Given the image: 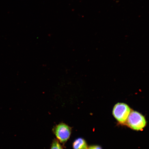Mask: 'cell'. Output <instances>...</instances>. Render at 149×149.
Masks as SVG:
<instances>
[{
    "label": "cell",
    "mask_w": 149,
    "mask_h": 149,
    "mask_svg": "<svg viewBox=\"0 0 149 149\" xmlns=\"http://www.w3.org/2000/svg\"><path fill=\"white\" fill-rule=\"evenodd\" d=\"M73 149H88V146L86 141L81 137H79L74 141L72 144Z\"/></svg>",
    "instance_id": "cell-4"
},
{
    "label": "cell",
    "mask_w": 149,
    "mask_h": 149,
    "mask_svg": "<svg viewBox=\"0 0 149 149\" xmlns=\"http://www.w3.org/2000/svg\"><path fill=\"white\" fill-rule=\"evenodd\" d=\"M125 125L133 130L141 131L147 125L145 116L139 112L132 111L128 116Z\"/></svg>",
    "instance_id": "cell-1"
},
{
    "label": "cell",
    "mask_w": 149,
    "mask_h": 149,
    "mask_svg": "<svg viewBox=\"0 0 149 149\" xmlns=\"http://www.w3.org/2000/svg\"><path fill=\"white\" fill-rule=\"evenodd\" d=\"M50 149H64L63 145L56 139H54L51 143Z\"/></svg>",
    "instance_id": "cell-5"
},
{
    "label": "cell",
    "mask_w": 149,
    "mask_h": 149,
    "mask_svg": "<svg viewBox=\"0 0 149 149\" xmlns=\"http://www.w3.org/2000/svg\"><path fill=\"white\" fill-rule=\"evenodd\" d=\"M88 149H102V148L100 145H94L88 146Z\"/></svg>",
    "instance_id": "cell-6"
},
{
    "label": "cell",
    "mask_w": 149,
    "mask_h": 149,
    "mask_svg": "<svg viewBox=\"0 0 149 149\" xmlns=\"http://www.w3.org/2000/svg\"><path fill=\"white\" fill-rule=\"evenodd\" d=\"M52 131L56 139L64 145L70 139L72 133V128L65 123L61 122L54 126Z\"/></svg>",
    "instance_id": "cell-3"
},
{
    "label": "cell",
    "mask_w": 149,
    "mask_h": 149,
    "mask_svg": "<svg viewBox=\"0 0 149 149\" xmlns=\"http://www.w3.org/2000/svg\"><path fill=\"white\" fill-rule=\"evenodd\" d=\"M132 110L129 106L123 102H118L113 107L112 114L117 122L121 125H125Z\"/></svg>",
    "instance_id": "cell-2"
}]
</instances>
